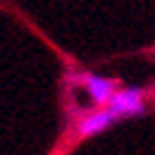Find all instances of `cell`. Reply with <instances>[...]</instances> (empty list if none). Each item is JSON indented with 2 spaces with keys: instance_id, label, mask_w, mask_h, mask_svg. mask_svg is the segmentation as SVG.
<instances>
[{
  "instance_id": "cell-1",
  "label": "cell",
  "mask_w": 155,
  "mask_h": 155,
  "mask_svg": "<svg viewBox=\"0 0 155 155\" xmlns=\"http://www.w3.org/2000/svg\"><path fill=\"white\" fill-rule=\"evenodd\" d=\"M109 111H114L120 120L123 118H134V116H143L146 114V100H143V91L141 88H120L114 95L111 104L107 107Z\"/></svg>"
},
{
  "instance_id": "cell-2",
  "label": "cell",
  "mask_w": 155,
  "mask_h": 155,
  "mask_svg": "<svg viewBox=\"0 0 155 155\" xmlns=\"http://www.w3.org/2000/svg\"><path fill=\"white\" fill-rule=\"evenodd\" d=\"M81 86H84V91L88 93L95 104H107L109 107L114 95H116L120 88H118V81L116 79H107V77H97V74H84V77L79 79Z\"/></svg>"
},
{
  "instance_id": "cell-3",
  "label": "cell",
  "mask_w": 155,
  "mask_h": 155,
  "mask_svg": "<svg viewBox=\"0 0 155 155\" xmlns=\"http://www.w3.org/2000/svg\"><path fill=\"white\" fill-rule=\"evenodd\" d=\"M120 118L109 109H102V111H95V114H88L86 118H81L77 125V134L81 139H88V137H95V134H102L104 130H109L111 125H116Z\"/></svg>"
}]
</instances>
